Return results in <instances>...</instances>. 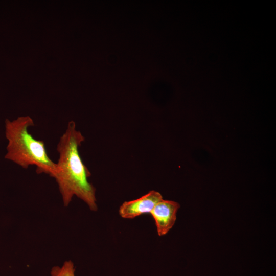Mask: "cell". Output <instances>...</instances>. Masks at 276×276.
I'll return each mask as SVG.
<instances>
[{
    "label": "cell",
    "instance_id": "6da1fadb",
    "mask_svg": "<svg viewBox=\"0 0 276 276\" xmlns=\"http://www.w3.org/2000/svg\"><path fill=\"white\" fill-rule=\"evenodd\" d=\"M84 140V136L76 129L75 122H69L57 145L59 158L53 177L58 185L64 206H68L75 196L91 211H96L98 209L96 189L88 181L91 173L79 152Z\"/></svg>",
    "mask_w": 276,
    "mask_h": 276
},
{
    "label": "cell",
    "instance_id": "5b68a950",
    "mask_svg": "<svg viewBox=\"0 0 276 276\" xmlns=\"http://www.w3.org/2000/svg\"><path fill=\"white\" fill-rule=\"evenodd\" d=\"M75 268L71 261H65L61 266H55L51 270V276H75Z\"/></svg>",
    "mask_w": 276,
    "mask_h": 276
},
{
    "label": "cell",
    "instance_id": "277c9868",
    "mask_svg": "<svg viewBox=\"0 0 276 276\" xmlns=\"http://www.w3.org/2000/svg\"><path fill=\"white\" fill-rule=\"evenodd\" d=\"M180 206L177 202L163 199L155 205L150 214L159 236L165 235L173 227Z\"/></svg>",
    "mask_w": 276,
    "mask_h": 276
},
{
    "label": "cell",
    "instance_id": "3957f363",
    "mask_svg": "<svg viewBox=\"0 0 276 276\" xmlns=\"http://www.w3.org/2000/svg\"><path fill=\"white\" fill-rule=\"evenodd\" d=\"M161 194L152 190L139 198L125 201L120 206L119 213L125 219H133L144 214L150 213L161 200Z\"/></svg>",
    "mask_w": 276,
    "mask_h": 276
},
{
    "label": "cell",
    "instance_id": "7a4b0ae2",
    "mask_svg": "<svg viewBox=\"0 0 276 276\" xmlns=\"http://www.w3.org/2000/svg\"><path fill=\"white\" fill-rule=\"evenodd\" d=\"M34 126L33 120L29 116L5 120V134L8 144L5 158L24 169L35 166L37 174L53 177L56 164L48 156L44 142L35 139L29 132V128Z\"/></svg>",
    "mask_w": 276,
    "mask_h": 276
}]
</instances>
